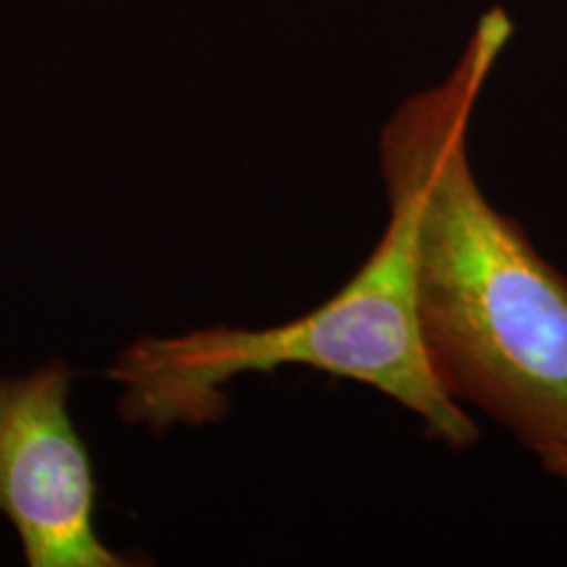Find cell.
I'll use <instances>...</instances> for the list:
<instances>
[{"mask_svg":"<svg viewBox=\"0 0 567 567\" xmlns=\"http://www.w3.org/2000/svg\"><path fill=\"white\" fill-rule=\"evenodd\" d=\"M513 34L505 6L481 13L455 66L396 105L379 147L417 189V318L436 379L538 457L567 446V274L471 163L473 113Z\"/></svg>","mask_w":567,"mask_h":567,"instance_id":"6da1fadb","label":"cell"},{"mask_svg":"<svg viewBox=\"0 0 567 567\" xmlns=\"http://www.w3.org/2000/svg\"><path fill=\"white\" fill-rule=\"evenodd\" d=\"M389 221L358 274L334 297L268 329H210L142 337L118 354L109 379L122 386L130 423L205 425L229 410L224 386L284 365L358 381L389 396L450 450L478 442V425L436 379L417 318V189L400 155L379 147Z\"/></svg>","mask_w":567,"mask_h":567,"instance_id":"7a4b0ae2","label":"cell"},{"mask_svg":"<svg viewBox=\"0 0 567 567\" xmlns=\"http://www.w3.org/2000/svg\"><path fill=\"white\" fill-rule=\"evenodd\" d=\"M71 371L55 360L0 379V513L30 567H126L95 528L97 481L69 415Z\"/></svg>","mask_w":567,"mask_h":567,"instance_id":"3957f363","label":"cell"},{"mask_svg":"<svg viewBox=\"0 0 567 567\" xmlns=\"http://www.w3.org/2000/svg\"><path fill=\"white\" fill-rule=\"evenodd\" d=\"M542 460L544 473H549L551 478H557L559 484L567 488V446H555V450H547L544 455H538Z\"/></svg>","mask_w":567,"mask_h":567,"instance_id":"277c9868","label":"cell"}]
</instances>
